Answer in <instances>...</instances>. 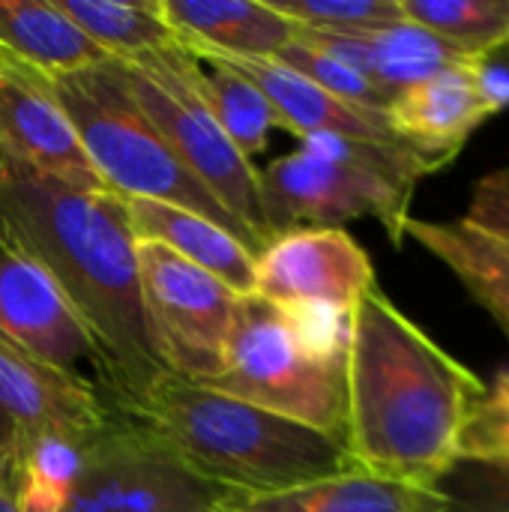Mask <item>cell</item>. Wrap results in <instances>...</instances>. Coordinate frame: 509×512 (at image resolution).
<instances>
[{
    "instance_id": "1",
    "label": "cell",
    "mask_w": 509,
    "mask_h": 512,
    "mask_svg": "<svg viewBox=\"0 0 509 512\" xmlns=\"http://www.w3.org/2000/svg\"><path fill=\"white\" fill-rule=\"evenodd\" d=\"M0 240L33 258L90 327L111 369L114 411L168 375L147 324L123 198L72 186L0 147Z\"/></svg>"
},
{
    "instance_id": "30",
    "label": "cell",
    "mask_w": 509,
    "mask_h": 512,
    "mask_svg": "<svg viewBox=\"0 0 509 512\" xmlns=\"http://www.w3.org/2000/svg\"><path fill=\"white\" fill-rule=\"evenodd\" d=\"M444 512H509V465L456 462L438 483Z\"/></svg>"
},
{
    "instance_id": "11",
    "label": "cell",
    "mask_w": 509,
    "mask_h": 512,
    "mask_svg": "<svg viewBox=\"0 0 509 512\" xmlns=\"http://www.w3.org/2000/svg\"><path fill=\"white\" fill-rule=\"evenodd\" d=\"M372 285L369 252L345 228H291L258 252L252 294L276 306L327 303L354 315Z\"/></svg>"
},
{
    "instance_id": "19",
    "label": "cell",
    "mask_w": 509,
    "mask_h": 512,
    "mask_svg": "<svg viewBox=\"0 0 509 512\" xmlns=\"http://www.w3.org/2000/svg\"><path fill=\"white\" fill-rule=\"evenodd\" d=\"M219 512H444V495L351 468L267 495L225 492Z\"/></svg>"
},
{
    "instance_id": "4",
    "label": "cell",
    "mask_w": 509,
    "mask_h": 512,
    "mask_svg": "<svg viewBox=\"0 0 509 512\" xmlns=\"http://www.w3.org/2000/svg\"><path fill=\"white\" fill-rule=\"evenodd\" d=\"M432 168L402 144L339 135H309L288 156L258 168L261 207L270 234L291 228H342L375 216L402 246L411 198Z\"/></svg>"
},
{
    "instance_id": "33",
    "label": "cell",
    "mask_w": 509,
    "mask_h": 512,
    "mask_svg": "<svg viewBox=\"0 0 509 512\" xmlns=\"http://www.w3.org/2000/svg\"><path fill=\"white\" fill-rule=\"evenodd\" d=\"M0 512H21L15 456H0Z\"/></svg>"
},
{
    "instance_id": "14",
    "label": "cell",
    "mask_w": 509,
    "mask_h": 512,
    "mask_svg": "<svg viewBox=\"0 0 509 512\" xmlns=\"http://www.w3.org/2000/svg\"><path fill=\"white\" fill-rule=\"evenodd\" d=\"M489 120V111L468 75V66L444 69L396 93L387 123L432 171L450 165L465 141Z\"/></svg>"
},
{
    "instance_id": "22",
    "label": "cell",
    "mask_w": 509,
    "mask_h": 512,
    "mask_svg": "<svg viewBox=\"0 0 509 512\" xmlns=\"http://www.w3.org/2000/svg\"><path fill=\"white\" fill-rule=\"evenodd\" d=\"M57 6L105 57L120 63L177 45L162 0H57Z\"/></svg>"
},
{
    "instance_id": "24",
    "label": "cell",
    "mask_w": 509,
    "mask_h": 512,
    "mask_svg": "<svg viewBox=\"0 0 509 512\" xmlns=\"http://www.w3.org/2000/svg\"><path fill=\"white\" fill-rule=\"evenodd\" d=\"M402 12L471 60L509 42V0H402Z\"/></svg>"
},
{
    "instance_id": "10",
    "label": "cell",
    "mask_w": 509,
    "mask_h": 512,
    "mask_svg": "<svg viewBox=\"0 0 509 512\" xmlns=\"http://www.w3.org/2000/svg\"><path fill=\"white\" fill-rule=\"evenodd\" d=\"M0 342L117 405L108 360L57 282L21 249L0 240Z\"/></svg>"
},
{
    "instance_id": "31",
    "label": "cell",
    "mask_w": 509,
    "mask_h": 512,
    "mask_svg": "<svg viewBox=\"0 0 509 512\" xmlns=\"http://www.w3.org/2000/svg\"><path fill=\"white\" fill-rule=\"evenodd\" d=\"M465 219L489 234L509 240V168H498L477 180Z\"/></svg>"
},
{
    "instance_id": "7",
    "label": "cell",
    "mask_w": 509,
    "mask_h": 512,
    "mask_svg": "<svg viewBox=\"0 0 509 512\" xmlns=\"http://www.w3.org/2000/svg\"><path fill=\"white\" fill-rule=\"evenodd\" d=\"M204 387L345 444V366L312 360L282 309L258 294L240 297L222 369Z\"/></svg>"
},
{
    "instance_id": "26",
    "label": "cell",
    "mask_w": 509,
    "mask_h": 512,
    "mask_svg": "<svg viewBox=\"0 0 509 512\" xmlns=\"http://www.w3.org/2000/svg\"><path fill=\"white\" fill-rule=\"evenodd\" d=\"M273 60L291 66L294 72H300L303 78H309L312 84H318L330 96H336L342 102H351L357 108L375 111V114H387L390 102L396 99L393 93L378 87L372 78H366L363 72H357L345 60H339L336 54L315 45L309 36L300 33V27H297V36Z\"/></svg>"
},
{
    "instance_id": "25",
    "label": "cell",
    "mask_w": 509,
    "mask_h": 512,
    "mask_svg": "<svg viewBox=\"0 0 509 512\" xmlns=\"http://www.w3.org/2000/svg\"><path fill=\"white\" fill-rule=\"evenodd\" d=\"M93 435H42L18 456V507L21 512H63L84 468Z\"/></svg>"
},
{
    "instance_id": "17",
    "label": "cell",
    "mask_w": 509,
    "mask_h": 512,
    "mask_svg": "<svg viewBox=\"0 0 509 512\" xmlns=\"http://www.w3.org/2000/svg\"><path fill=\"white\" fill-rule=\"evenodd\" d=\"M246 78H252L261 93L270 99V105L279 114V129L309 138V135H339V138H357V141H375V144H402L396 132L387 123V114H375L366 108H357L351 102H342L294 72L291 66L267 57V60H228L216 57ZM405 147V144H402Z\"/></svg>"
},
{
    "instance_id": "27",
    "label": "cell",
    "mask_w": 509,
    "mask_h": 512,
    "mask_svg": "<svg viewBox=\"0 0 509 512\" xmlns=\"http://www.w3.org/2000/svg\"><path fill=\"white\" fill-rule=\"evenodd\" d=\"M282 18L303 30L351 33L405 21L402 0H267Z\"/></svg>"
},
{
    "instance_id": "16",
    "label": "cell",
    "mask_w": 509,
    "mask_h": 512,
    "mask_svg": "<svg viewBox=\"0 0 509 512\" xmlns=\"http://www.w3.org/2000/svg\"><path fill=\"white\" fill-rule=\"evenodd\" d=\"M315 45L336 54L366 78H372L387 93H399L417 81H426L444 69L468 66L471 57L429 33L426 27L414 21H399L387 27L372 30H351V33H321V30H303Z\"/></svg>"
},
{
    "instance_id": "21",
    "label": "cell",
    "mask_w": 509,
    "mask_h": 512,
    "mask_svg": "<svg viewBox=\"0 0 509 512\" xmlns=\"http://www.w3.org/2000/svg\"><path fill=\"white\" fill-rule=\"evenodd\" d=\"M0 51L48 78L108 60L57 0H0Z\"/></svg>"
},
{
    "instance_id": "12",
    "label": "cell",
    "mask_w": 509,
    "mask_h": 512,
    "mask_svg": "<svg viewBox=\"0 0 509 512\" xmlns=\"http://www.w3.org/2000/svg\"><path fill=\"white\" fill-rule=\"evenodd\" d=\"M0 147L72 186L108 192L90 168L51 78L6 51H0Z\"/></svg>"
},
{
    "instance_id": "28",
    "label": "cell",
    "mask_w": 509,
    "mask_h": 512,
    "mask_svg": "<svg viewBox=\"0 0 509 512\" xmlns=\"http://www.w3.org/2000/svg\"><path fill=\"white\" fill-rule=\"evenodd\" d=\"M459 459L509 465V369H501L474 399L459 438Z\"/></svg>"
},
{
    "instance_id": "20",
    "label": "cell",
    "mask_w": 509,
    "mask_h": 512,
    "mask_svg": "<svg viewBox=\"0 0 509 512\" xmlns=\"http://www.w3.org/2000/svg\"><path fill=\"white\" fill-rule=\"evenodd\" d=\"M405 237L438 258L509 339V240L471 225L465 216L453 222L411 216Z\"/></svg>"
},
{
    "instance_id": "34",
    "label": "cell",
    "mask_w": 509,
    "mask_h": 512,
    "mask_svg": "<svg viewBox=\"0 0 509 512\" xmlns=\"http://www.w3.org/2000/svg\"><path fill=\"white\" fill-rule=\"evenodd\" d=\"M495 54H501V57H504V60H509V42H507V45H504V48H498V51H495Z\"/></svg>"
},
{
    "instance_id": "5",
    "label": "cell",
    "mask_w": 509,
    "mask_h": 512,
    "mask_svg": "<svg viewBox=\"0 0 509 512\" xmlns=\"http://www.w3.org/2000/svg\"><path fill=\"white\" fill-rule=\"evenodd\" d=\"M54 93L102 186L129 201L147 198L192 210L231 231L255 258L261 243L180 165L159 129L138 105L120 60H102L51 78Z\"/></svg>"
},
{
    "instance_id": "2",
    "label": "cell",
    "mask_w": 509,
    "mask_h": 512,
    "mask_svg": "<svg viewBox=\"0 0 509 512\" xmlns=\"http://www.w3.org/2000/svg\"><path fill=\"white\" fill-rule=\"evenodd\" d=\"M483 381L378 288L360 297L345 360V450L381 480L438 489Z\"/></svg>"
},
{
    "instance_id": "8",
    "label": "cell",
    "mask_w": 509,
    "mask_h": 512,
    "mask_svg": "<svg viewBox=\"0 0 509 512\" xmlns=\"http://www.w3.org/2000/svg\"><path fill=\"white\" fill-rule=\"evenodd\" d=\"M222 489L186 471L141 423L111 411L63 512H219Z\"/></svg>"
},
{
    "instance_id": "32",
    "label": "cell",
    "mask_w": 509,
    "mask_h": 512,
    "mask_svg": "<svg viewBox=\"0 0 509 512\" xmlns=\"http://www.w3.org/2000/svg\"><path fill=\"white\" fill-rule=\"evenodd\" d=\"M468 75L489 111L501 114L504 108H509V60H504L501 54H489L483 60H471L468 63Z\"/></svg>"
},
{
    "instance_id": "18",
    "label": "cell",
    "mask_w": 509,
    "mask_h": 512,
    "mask_svg": "<svg viewBox=\"0 0 509 512\" xmlns=\"http://www.w3.org/2000/svg\"><path fill=\"white\" fill-rule=\"evenodd\" d=\"M126 219L138 243H159L171 249L183 261L225 282L240 297L255 291V255L222 225L192 210L147 198H129Z\"/></svg>"
},
{
    "instance_id": "15",
    "label": "cell",
    "mask_w": 509,
    "mask_h": 512,
    "mask_svg": "<svg viewBox=\"0 0 509 512\" xmlns=\"http://www.w3.org/2000/svg\"><path fill=\"white\" fill-rule=\"evenodd\" d=\"M162 15L198 57L267 60L297 36V24L267 0H162Z\"/></svg>"
},
{
    "instance_id": "9",
    "label": "cell",
    "mask_w": 509,
    "mask_h": 512,
    "mask_svg": "<svg viewBox=\"0 0 509 512\" xmlns=\"http://www.w3.org/2000/svg\"><path fill=\"white\" fill-rule=\"evenodd\" d=\"M138 279L165 369L195 384L213 381L222 369L240 294L159 243H138Z\"/></svg>"
},
{
    "instance_id": "29",
    "label": "cell",
    "mask_w": 509,
    "mask_h": 512,
    "mask_svg": "<svg viewBox=\"0 0 509 512\" xmlns=\"http://www.w3.org/2000/svg\"><path fill=\"white\" fill-rule=\"evenodd\" d=\"M297 345L318 363L345 366L351 345V312L327 303H285L279 306Z\"/></svg>"
},
{
    "instance_id": "13",
    "label": "cell",
    "mask_w": 509,
    "mask_h": 512,
    "mask_svg": "<svg viewBox=\"0 0 509 512\" xmlns=\"http://www.w3.org/2000/svg\"><path fill=\"white\" fill-rule=\"evenodd\" d=\"M108 414L93 390L0 342V456L54 432L96 435Z\"/></svg>"
},
{
    "instance_id": "23",
    "label": "cell",
    "mask_w": 509,
    "mask_h": 512,
    "mask_svg": "<svg viewBox=\"0 0 509 512\" xmlns=\"http://www.w3.org/2000/svg\"><path fill=\"white\" fill-rule=\"evenodd\" d=\"M198 57V54H195ZM201 60V87L210 111L231 138V144L252 162V156L267 150L270 132L279 129V114L261 87L216 57Z\"/></svg>"
},
{
    "instance_id": "6",
    "label": "cell",
    "mask_w": 509,
    "mask_h": 512,
    "mask_svg": "<svg viewBox=\"0 0 509 512\" xmlns=\"http://www.w3.org/2000/svg\"><path fill=\"white\" fill-rule=\"evenodd\" d=\"M123 69L138 105L180 165L264 249L273 234L264 222L261 177L210 111L201 87V60L177 42L171 48L126 60Z\"/></svg>"
},
{
    "instance_id": "3",
    "label": "cell",
    "mask_w": 509,
    "mask_h": 512,
    "mask_svg": "<svg viewBox=\"0 0 509 512\" xmlns=\"http://www.w3.org/2000/svg\"><path fill=\"white\" fill-rule=\"evenodd\" d=\"M120 414L198 480L234 495L282 492L354 468L342 441L171 372Z\"/></svg>"
}]
</instances>
